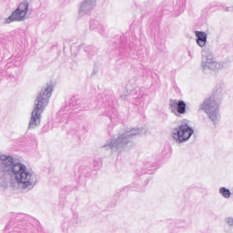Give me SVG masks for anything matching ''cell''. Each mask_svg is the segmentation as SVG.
<instances>
[{
    "instance_id": "cell-1",
    "label": "cell",
    "mask_w": 233,
    "mask_h": 233,
    "mask_svg": "<svg viewBox=\"0 0 233 233\" xmlns=\"http://www.w3.org/2000/svg\"><path fill=\"white\" fill-rule=\"evenodd\" d=\"M1 185L5 188L23 191L29 190L36 182V178L28 167L14 157L2 155Z\"/></svg>"
},
{
    "instance_id": "cell-2",
    "label": "cell",
    "mask_w": 233,
    "mask_h": 233,
    "mask_svg": "<svg viewBox=\"0 0 233 233\" xmlns=\"http://www.w3.org/2000/svg\"><path fill=\"white\" fill-rule=\"evenodd\" d=\"M55 85L54 82L48 83L36 98L29 124L30 129H35L39 125L43 112L48 105L54 90Z\"/></svg>"
},
{
    "instance_id": "cell-3",
    "label": "cell",
    "mask_w": 233,
    "mask_h": 233,
    "mask_svg": "<svg viewBox=\"0 0 233 233\" xmlns=\"http://www.w3.org/2000/svg\"><path fill=\"white\" fill-rule=\"evenodd\" d=\"M221 98L216 92L205 100L200 106V110L205 112L215 126L217 124L220 119L219 105Z\"/></svg>"
},
{
    "instance_id": "cell-4",
    "label": "cell",
    "mask_w": 233,
    "mask_h": 233,
    "mask_svg": "<svg viewBox=\"0 0 233 233\" xmlns=\"http://www.w3.org/2000/svg\"><path fill=\"white\" fill-rule=\"evenodd\" d=\"M142 133L140 129H133L124 132L116 138L107 144L105 147H108L113 151L121 150L129 144L132 139Z\"/></svg>"
},
{
    "instance_id": "cell-5",
    "label": "cell",
    "mask_w": 233,
    "mask_h": 233,
    "mask_svg": "<svg viewBox=\"0 0 233 233\" xmlns=\"http://www.w3.org/2000/svg\"><path fill=\"white\" fill-rule=\"evenodd\" d=\"M29 9V3L27 1L21 2L10 15L6 18L4 21V23L23 20L26 18Z\"/></svg>"
},
{
    "instance_id": "cell-6",
    "label": "cell",
    "mask_w": 233,
    "mask_h": 233,
    "mask_svg": "<svg viewBox=\"0 0 233 233\" xmlns=\"http://www.w3.org/2000/svg\"><path fill=\"white\" fill-rule=\"evenodd\" d=\"M194 133L192 128L186 124H183L177 127L173 132V137L179 143L187 141Z\"/></svg>"
},
{
    "instance_id": "cell-7",
    "label": "cell",
    "mask_w": 233,
    "mask_h": 233,
    "mask_svg": "<svg viewBox=\"0 0 233 233\" xmlns=\"http://www.w3.org/2000/svg\"><path fill=\"white\" fill-rule=\"evenodd\" d=\"M96 1H84L81 3L79 10V16L81 17L90 13L95 5Z\"/></svg>"
},
{
    "instance_id": "cell-8",
    "label": "cell",
    "mask_w": 233,
    "mask_h": 233,
    "mask_svg": "<svg viewBox=\"0 0 233 233\" xmlns=\"http://www.w3.org/2000/svg\"><path fill=\"white\" fill-rule=\"evenodd\" d=\"M195 35L197 38L196 42L198 44L200 47H204L206 42L207 35L202 32H196Z\"/></svg>"
},
{
    "instance_id": "cell-9",
    "label": "cell",
    "mask_w": 233,
    "mask_h": 233,
    "mask_svg": "<svg viewBox=\"0 0 233 233\" xmlns=\"http://www.w3.org/2000/svg\"><path fill=\"white\" fill-rule=\"evenodd\" d=\"M186 108V106L185 103L183 101H180L177 104V111L179 114H183L185 112Z\"/></svg>"
},
{
    "instance_id": "cell-10",
    "label": "cell",
    "mask_w": 233,
    "mask_h": 233,
    "mask_svg": "<svg viewBox=\"0 0 233 233\" xmlns=\"http://www.w3.org/2000/svg\"><path fill=\"white\" fill-rule=\"evenodd\" d=\"M220 194L223 196L224 197L229 198L231 195V193L228 189L225 187H221L219 190Z\"/></svg>"
},
{
    "instance_id": "cell-11",
    "label": "cell",
    "mask_w": 233,
    "mask_h": 233,
    "mask_svg": "<svg viewBox=\"0 0 233 233\" xmlns=\"http://www.w3.org/2000/svg\"><path fill=\"white\" fill-rule=\"evenodd\" d=\"M226 222L227 224H228L230 226H233V219L231 218H228L226 220Z\"/></svg>"
}]
</instances>
